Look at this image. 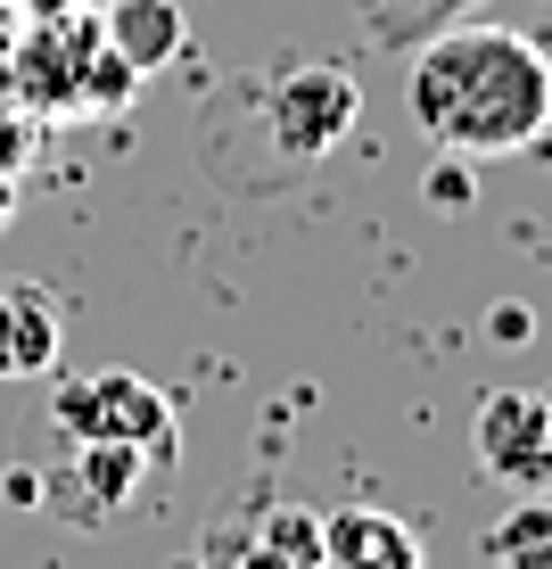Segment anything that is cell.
<instances>
[{"label":"cell","instance_id":"cell-14","mask_svg":"<svg viewBox=\"0 0 552 569\" xmlns=\"http://www.w3.org/2000/svg\"><path fill=\"white\" fill-rule=\"evenodd\" d=\"M9 214H17V190H9V182H0V223H9Z\"/></svg>","mask_w":552,"mask_h":569},{"label":"cell","instance_id":"cell-11","mask_svg":"<svg viewBox=\"0 0 552 569\" xmlns=\"http://www.w3.org/2000/svg\"><path fill=\"white\" fill-rule=\"evenodd\" d=\"M470 9H486V0H354V26H363V42L371 50H412V42H429L438 26H453V17H470Z\"/></svg>","mask_w":552,"mask_h":569},{"label":"cell","instance_id":"cell-15","mask_svg":"<svg viewBox=\"0 0 552 569\" xmlns=\"http://www.w3.org/2000/svg\"><path fill=\"white\" fill-rule=\"evenodd\" d=\"M9 17H17V9H9V0H0V42H9Z\"/></svg>","mask_w":552,"mask_h":569},{"label":"cell","instance_id":"cell-1","mask_svg":"<svg viewBox=\"0 0 552 569\" xmlns=\"http://www.w3.org/2000/svg\"><path fill=\"white\" fill-rule=\"evenodd\" d=\"M404 58V108L445 157H520L552 132V58L536 33L453 17Z\"/></svg>","mask_w":552,"mask_h":569},{"label":"cell","instance_id":"cell-10","mask_svg":"<svg viewBox=\"0 0 552 569\" xmlns=\"http://www.w3.org/2000/svg\"><path fill=\"white\" fill-rule=\"evenodd\" d=\"M231 569H322V520L298 512V503H272V512L240 537Z\"/></svg>","mask_w":552,"mask_h":569},{"label":"cell","instance_id":"cell-9","mask_svg":"<svg viewBox=\"0 0 552 569\" xmlns=\"http://www.w3.org/2000/svg\"><path fill=\"white\" fill-rule=\"evenodd\" d=\"M100 33H108V50L124 58L141 83H149V74H165L173 58H182V9H173V0H116Z\"/></svg>","mask_w":552,"mask_h":569},{"label":"cell","instance_id":"cell-13","mask_svg":"<svg viewBox=\"0 0 552 569\" xmlns=\"http://www.w3.org/2000/svg\"><path fill=\"white\" fill-rule=\"evenodd\" d=\"M9 9H17V17H74L83 0H9Z\"/></svg>","mask_w":552,"mask_h":569},{"label":"cell","instance_id":"cell-5","mask_svg":"<svg viewBox=\"0 0 552 569\" xmlns=\"http://www.w3.org/2000/svg\"><path fill=\"white\" fill-rule=\"evenodd\" d=\"M470 446H479V470L503 496H552V397H536V388L479 397Z\"/></svg>","mask_w":552,"mask_h":569},{"label":"cell","instance_id":"cell-12","mask_svg":"<svg viewBox=\"0 0 552 569\" xmlns=\"http://www.w3.org/2000/svg\"><path fill=\"white\" fill-rule=\"evenodd\" d=\"M486 561L495 569H552V496H520L486 528Z\"/></svg>","mask_w":552,"mask_h":569},{"label":"cell","instance_id":"cell-8","mask_svg":"<svg viewBox=\"0 0 552 569\" xmlns=\"http://www.w3.org/2000/svg\"><path fill=\"white\" fill-rule=\"evenodd\" d=\"M322 569H421V537L380 503L322 512Z\"/></svg>","mask_w":552,"mask_h":569},{"label":"cell","instance_id":"cell-2","mask_svg":"<svg viewBox=\"0 0 552 569\" xmlns=\"http://www.w3.org/2000/svg\"><path fill=\"white\" fill-rule=\"evenodd\" d=\"M9 83L33 116H108L141 74L108 50L100 26H74V17H33V33L9 58Z\"/></svg>","mask_w":552,"mask_h":569},{"label":"cell","instance_id":"cell-3","mask_svg":"<svg viewBox=\"0 0 552 569\" xmlns=\"http://www.w3.org/2000/svg\"><path fill=\"white\" fill-rule=\"evenodd\" d=\"M50 429H58L67 446H132V455H149L157 470H173L182 413H173V397H165L157 380L108 363V371H74V380H58Z\"/></svg>","mask_w":552,"mask_h":569},{"label":"cell","instance_id":"cell-4","mask_svg":"<svg viewBox=\"0 0 552 569\" xmlns=\"http://www.w3.org/2000/svg\"><path fill=\"white\" fill-rule=\"evenodd\" d=\"M354 116H363L354 74L330 67V58H298V67H281L272 91H264V141H272L281 166H322L354 132Z\"/></svg>","mask_w":552,"mask_h":569},{"label":"cell","instance_id":"cell-7","mask_svg":"<svg viewBox=\"0 0 552 569\" xmlns=\"http://www.w3.org/2000/svg\"><path fill=\"white\" fill-rule=\"evenodd\" d=\"M67 356V306L50 281H0V380H50Z\"/></svg>","mask_w":552,"mask_h":569},{"label":"cell","instance_id":"cell-6","mask_svg":"<svg viewBox=\"0 0 552 569\" xmlns=\"http://www.w3.org/2000/svg\"><path fill=\"white\" fill-rule=\"evenodd\" d=\"M149 479H157V462L132 455V446H67L58 438V455L42 470V512L74 520V528H108L124 503H141Z\"/></svg>","mask_w":552,"mask_h":569}]
</instances>
